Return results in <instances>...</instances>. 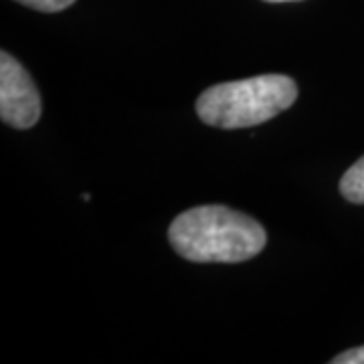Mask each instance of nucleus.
<instances>
[{
  "label": "nucleus",
  "mask_w": 364,
  "mask_h": 364,
  "mask_svg": "<svg viewBox=\"0 0 364 364\" xmlns=\"http://www.w3.org/2000/svg\"><path fill=\"white\" fill-rule=\"evenodd\" d=\"M332 364H364V346H358V348H350V350L342 352L338 356H334Z\"/></svg>",
  "instance_id": "423d86ee"
},
{
  "label": "nucleus",
  "mask_w": 364,
  "mask_h": 364,
  "mask_svg": "<svg viewBox=\"0 0 364 364\" xmlns=\"http://www.w3.org/2000/svg\"><path fill=\"white\" fill-rule=\"evenodd\" d=\"M340 195L348 203L364 205V156L344 172L340 181Z\"/></svg>",
  "instance_id": "20e7f679"
},
{
  "label": "nucleus",
  "mask_w": 364,
  "mask_h": 364,
  "mask_svg": "<svg viewBox=\"0 0 364 364\" xmlns=\"http://www.w3.org/2000/svg\"><path fill=\"white\" fill-rule=\"evenodd\" d=\"M43 104L33 77L13 55L0 53V117L16 130H28L39 122Z\"/></svg>",
  "instance_id": "7ed1b4c3"
},
{
  "label": "nucleus",
  "mask_w": 364,
  "mask_h": 364,
  "mask_svg": "<svg viewBox=\"0 0 364 364\" xmlns=\"http://www.w3.org/2000/svg\"><path fill=\"white\" fill-rule=\"evenodd\" d=\"M14 2L25 4L39 13H61V11L69 9L75 0H14Z\"/></svg>",
  "instance_id": "39448f33"
},
{
  "label": "nucleus",
  "mask_w": 364,
  "mask_h": 364,
  "mask_svg": "<svg viewBox=\"0 0 364 364\" xmlns=\"http://www.w3.org/2000/svg\"><path fill=\"white\" fill-rule=\"evenodd\" d=\"M170 245L193 263H243L259 255L267 233L255 219L223 205L181 213L168 227Z\"/></svg>",
  "instance_id": "f257e3e1"
},
{
  "label": "nucleus",
  "mask_w": 364,
  "mask_h": 364,
  "mask_svg": "<svg viewBox=\"0 0 364 364\" xmlns=\"http://www.w3.org/2000/svg\"><path fill=\"white\" fill-rule=\"evenodd\" d=\"M265 2H298V0H265Z\"/></svg>",
  "instance_id": "0eeeda50"
},
{
  "label": "nucleus",
  "mask_w": 364,
  "mask_h": 364,
  "mask_svg": "<svg viewBox=\"0 0 364 364\" xmlns=\"http://www.w3.org/2000/svg\"><path fill=\"white\" fill-rule=\"evenodd\" d=\"M298 100V85L287 75L227 81L205 90L196 100V114L213 128H255L286 112Z\"/></svg>",
  "instance_id": "f03ea898"
}]
</instances>
